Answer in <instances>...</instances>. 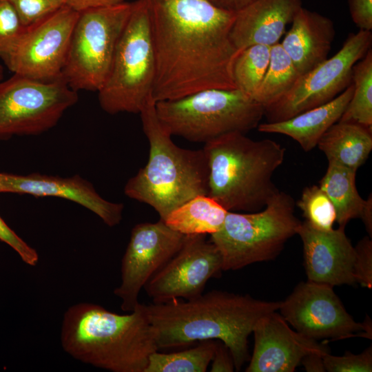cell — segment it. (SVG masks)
Segmentation results:
<instances>
[{
  "label": "cell",
  "mask_w": 372,
  "mask_h": 372,
  "mask_svg": "<svg viewBox=\"0 0 372 372\" xmlns=\"http://www.w3.org/2000/svg\"><path fill=\"white\" fill-rule=\"evenodd\" d=\"M356 172L329 162L319 186L330 198L336 211V222L344 228L349 221L362 218L367 199H363L355 186Z\"/></svg>",
  "instance_id": "24"
},
{
  "label": "cell",
  "mask_w": 372,
  "mask_h": 372,
  "mask_svg": "<svg viewBox=\"0 0 372 372\" xmlns=\"http://www.w3.org/2000/svg\"><path fill=\"white\" fill-rule=\"evenodd\" d=\"M280 302L255 299L213 290L199 296L144 304L159 349L181 347L196 341L219 340L229 349L235 369L249 358L248 337L264 315L278 311Z\"/></svg>",
  "instance_id": "2"
},
{
  "label": "cell",
  "mask_w": 372,
  "mask_h": 372,
  "mask_svg": "<svg viewBox=\"0 0 372 372\" xmlns=\"http://www.w3.org/2000/svg\"><path fill=\"white\" fill-rule=\"evenodd\" d=\"M0 240L14 249L27 265L35 266L39 261L37 251L27 244L0 216Z\"/></svg>",
  "instance_id": "34"
},
{
  "label": "cell",
  "mask_w": 372,
  "mask_h": 372,
  "mask_svg": "<svg viewBox=\"0 0 372 372\" xmlns=\"http://www.w3.org/2000/svg\"><path fill=\"white\" fill-rule=\"evenodd\" d=\"M0 176L4 192L65 198L92 211L109 227L118 225L122 220L123 205L105 200L90 182L79 175L62 178L38 173H0Z\"/></svg>",
  "instance_id": "18"
},
{
  "label": "cell",
  "mask_w": 372,
  "mask_h": 372,
  "mask_svg": "<svg viewBox=\"0 0 372 372\" xmlns=\"http://www.w3.org/2000/svg\"><path fill=\"white\" fill-rule=\"evenodd\" d=\"M278 310L301 335L315 340H342L354 336L371 338V323L355 321L333 287L307 280L300 282L280 302Z\"/></svg>",
  "instance_id": "12"
},
{
  "label": "cell",
  "mask_w": 372,
  "mask_h": 372,
  "mask_svg": "<svg viewBox=\"0 0 372 372\" xmlns=\"http://www.w3.org/2000/svg\"><path fill=\"white\" fill-rule=\"evenodd\" d=\"M271 46L255 44L240 50L233 66L236 87L245 94L254 96L268 68Z\"/></svg>",
  "instance_id": "28"
},
{
  "label": "cell",
  "mask_w": 372,
  "mask_h": 372,
  "mask_svg": "<svg viewBox=\"0 0 372 372\" xmlns=\"http://www.w3.org/2000/svg\"><path fill=\"white\" fill-rule=\"evenodd\" d=\"M310 226L320 231L331 230L336 222L335 207L319 185L306 187L296 203Z\"/></svg>",
  "instance_id": "29"
},
{
  "label": "cell",
  "mask_w": 372,
  "mask_h": 372,
  "mask_svg": "<svg viewBox=\"0 0 372 372\" xmlns=\"http://www.w3.org/2000/svg\"><path fill=\"white\" fill-rule=\"evenodd\" d=\"M155 102L207 89H237L231 39L236 12L208 0H149Z\"/></svg>",
  "instance_id": "1"
},
{
  "label": "cell",
  "mask_w": 372,
  "mask_h": 372,
  "mask_svg": "<svg viewBox=\"0 0 372 372\" xmlns=\"http://www.w3.org/2000/svg\"><path fill=\"white\" fill-rule=\"evenodd\" d=\"M335 34L329 18L301 7L280 43L300 76L328 58Z\"/></svg>",
  "instance_id": "20"
},
{
  "label": "cell",
  "mask_w": 372,
  "mask_h": 372,
  "mask_svg": "<svg viewBox=\"0 0 372 372\" xmlns=\"http://www.w3.org/2000/svg\"><path fill=\"white\" fill-rule=\"evenodd\" d=\"M79 12L64 6L25 29L2 59L13 74L48 81L62 78L72 32Z\"/></svg>",
  "instance_id": "13"
},
{
  "label": "cell",
  "mask_w": 372,
  "mask_h": 372,
  "mask_svg": "<svg viewBox=\"0 0 372 372\" xmlns=\"http://www.w3.org/2000/svg\"><path fill=\"white\" fill-rule=\"evenodd\" d=\"M227 213L211 197L199 195L173 210L164 221L183 235H211L220 229Z\"/></svg>",
  "instance_id": "23"
},
{
  "label": "cell",
  "mask_w": 372,
  "mask_h": 372,
  "mask_svg": "<svg viewBox=\"0 0 372 372\" xmlns=\"http://www.w3.org/2000/svg\"><path fill=\"white\" fill-rule=\"evenodd\" d=\"M61 344L73 358L112 372H145L158 350L141 303L128 314L93 303L73 304L63 315Z\"/></svg>",
  "instance_id": "3"
},
{
  "label": "cell",
  "mask_w": 372,
  "mask_h": 372,
  "mask_svg": "<svg viewBox=\"0 0 372 372\" xmlns=\"http://www.w3.org/2000/svg\"><path fill=\"white\" fill-rule=\"evenodd\" d=\"M361 219L362 220L364 226L371 237L372 233V198L371 195L367 198V204L363 211Z\"/></svg>",
  "instance_id": "40"
},
{
  "label": "cell",
  "mask_w": 372,
  "mask_h": 372,
  "mask_svg": "<svg viewBox=\"0 0 372 372\" xmlns=\"http://www.w3.org/2000/svg\"><path fill=\"white\" fill-rule=\"evenodd\" d=\"M156 112L171 136L205 144L233 132L246 134L258 127L264 107L238 89H207L156 102Z\"/></svg>",
  "instance_id": "6"
},
{
  "label": "cell",
  "mask_w": 372,
  "mask_h": 372,
  "mask_svg": "<svg viewBox=\"0 0 372 372\" xmlns=\"http://www.w3.org/2000/svg\"><path fill=\"white\" fill-rule=\"evenodd\" d=\"M353 94L338 121L350 122L372 130V50L353 67Z\"/></svg>",
  "instance_id": "26"
},
{
  "label": "cell",
  "mask_w": 372,
  "mask_h": 372,
  "mask_svg": "<svg viewBox=\"0 0 372 372\" xmlns=\"http://www.w3.org/2000/svg\"><path fill=\"white\" fill-rule=\"evenodd\" d=\"M371 44V31L350 33L335 54L299 76L282 98L265 109L268 122L289 119L338 96L351 83L353 65L365 56Z\"/></svg>",
  "instance_id": "11"
},
{
  "label": "cell",
  "mask_w": 372,
  "mask_h": 372,
  "mask_svg": "<svg viewBox=\"0 0 372 372\" xmlns=\"http://www.w3.org/2000/svg\"><path fill=\"white\" fill-rule=\"evenodd\" d=\"M299 76L292 61L278 43L271 48L268 68L252 99L265 109L282 98Z\"/></svg>",
  "instance_id": "25"
},
{
  "label": "cell",
  "mask_w": 372,
  "mask_h": 372,
  "mask_svg": "<svg viewBox=\"0 0 372 372\" xmlns=\"http://www.w3.org/2000/svg\"><path fill=\"white\" fill-rule=\"evenodd\" d=\"M214 6L234 12H237L254 0H208Z\"/></svg>",
  "instance_id": "39"
},
{
  "label": "cell",
  "mask_w": 372,
  "mask_h": 372,
  "mask_svg": "<svg viewBox=\"0 0 372 372\" xmlns=\"http://www.w3.org/2000/svg\"><path fill=\"white\" fill-rule=\"evenodd\" d=\"M127 1H131V0H64L66 6L78 12L92 8L112 6Z\"/></svg>",
  "instance_id": "37"
},
{
  "label": "cell",
  "mask_w": 372,
  "mask_h": 372,
  "mask_svg": "<svg viewBox=\"0 0 372 372\" xmlns=\"http://www.w3.org/2000/svg\"><path fill=\"white\" fill-rule=\"evenodd\" d=\"M185 235L169 227L164 220L141 223L132 229L121 262V282L114 293L121 309L131 312L139 303L143 287L181 248Z\"/></svg>",
  "instance_id": "14"
},
{
  "label": "cell",
  "mask_w": 372,
  "mask_h": 372,
  "mask_svg": "<svg viewBox=\"0 0 372 372\" xmlns=\"http://www.w3.org/2000/svg\"><path fill=\"white\" fill-rule=\"evenodd\" d=\"M274 311L262 316L252 333L254 347L247 372H293L307 355L328 348L292 330Z\"/></svg>",
  "instance_id": "16"
},
{
  "label": "cell",
  "mask_w": 372,
  "mask_h": 372,
  "mask_svg": "<svg viewBox=\"0 0 372 372\" xmlns=\"http://www.w3.org/2000/svg\"><path fill=\"white\" fill-rule=\"evenodd\" d=\"M134 1L81 12L74 26L62 77L74 91L99 92Z\"/></svg>",
  "instance_id": "9"
},
{
  "label": "cell",
  "mask_w": 372,
  "mask_h": 372,
  "mask_svg": "<svg viewBox=\"0 0 372 372\" xmlns=\"http://www.w3.org/2000/svg\"><path fill=\"white\" fill-rule=\"evenodd\" d=\"M302 7V0H254L236 12L231 30L236 48L262 44L272 46L278 43Z\"/></svg>",
  "instance_id": "19"
},
{
  "label": "cell",
  "mask_w": 372,
  "mask_h": 372,
  "mask_svg": "<svg viewBox=\"0 0 372 372\" xmlns=\"http://www.w3.org/2000/svg\"><path fill=\"white\" fill-rule=\"evenodd\" d=\"M317 146L329 162L357 171L372 150V130L357 123L338 121L324 132Z\"/></svg>",
  "instance_id": "22"
},
{
  "label": "cell",
  "mask_w": 372,
  "mask_h": 372,
  "mask_svg": "<svg viewBox=\"0 0 372 372\" xmlns=\"http://www.w3.org/2000/svg\"><path fill=\"white\" fill-rule=\"evenodd\" d=\"M353 22L363 30H372V0H348Z\"/></svg>",
  "instance_id": "35"
},
{
  "label": "cell",
  "mask_w": 372,
  "mask_h": 372,
  "mask_svg": "<svg viewBox=\"0 0 372 372\" xmlns=\"http://www.w3.org/2000/svg\"><path fill=\"white\" fill-rule=\"evenodd\" d=\"M355 251L354 276L357 283L372 287V241L371 237L361 239L354 247Z\"/></svg>",
  "instance_id": "33"
},
{
  "label": "cell",
  "mask_w": 372,
  "mask_h": 372,
  "mask_svg": "<svg viewBox=\"0 0 372 372\" xmlns=\"http://www.w3.org/2000/svg\"><path fill=\"white\" fill-rule=\"evenodd\" d=\"M297 234L302 242L307 280L332 287L357 283L353 269L355 247L344 228L320 231L304 221Z\"/></svg>",
  "instance_id": "17"
},
{
  "label": "cell",
  "mask_w": 372,
  "mask_h": 372,
  "mask_svg": "<svg viewBox=\"0 0 372 372\" xmlns=\"http://www.w3.org/2000/svg\"><path fill=\"white\" fill-rule=\"evenodd\" d=\"M77 101L63 77L43 81L14 74L0 81V139L42 134Z\"/></svg>",
  "instance_id": "10"
},
{
  "label": "cell",
  "mask_w": 372,
  "mask_h": 372,
  "mask_svg": "<svg viewBox=\"0 0 372 372\" xmlns=\"http://www.w3.org/2000/svg\"><path fill=\"white\" fill-rule=\"evenodd\" d=\"M223 271L222 255L205 235H185L179 251L148 281L154 303L189 300L203 293L207 281Z\"/></svg>",
  "instance_id": "15"
},
{
  "label": "cell",
  "mask_w": 372,
  "mask_h": 372,
  "mask_svg": "<svg viewBox=\"0 0 372 372\" xmlns=\"http://www.w3.org/2000/svg\"><path fill=\"white\" fill-rule=\"evenodd\" d=\"M326 371L329 372H371L372 371V347L359 354L346 351L342 356L327 353L323 356Z\"/></svg>",
  "instance_id": "32"
},
{
  "label": "cell",
  "mask_w": 372,
  "mask_h": 372,
  "mask_svg": "<svg viewBox=\"0 0 372 372\" xmlns=\"http://www.w3.org/2000/svg\"><path fill=\"white\" fill-rule=\"evenodd\" d=\"M26 28L8 0H0V59L15 45Z\"/></svg>",
  "instance_id": "30"
},
{
  "label": "cell",
  "mask_w": 372,
  "mask_h": 372,
  "mask_svg": "<svg viewBox=\"0 0 372 372\" xmlns=\"http://www.w3.org/2000/svg\"><path fill=\"white\" fill-rule=\"evenodd\" d=\"M216 343L203 340L198 346L170 353H152L145 372H205L211 363Z\"/></svg>",
  "instance_id": "27"
},
{
  "label": "cell",
  "mask_w": 372,
  "mask_h": 372,
  "mask_svg": "<svg viewBox=\"0 0 372 372\" xmlns=\"http://www.w3.org/2000/svg\"><path fill=\"white\" fill-rule=\"evenodd\" d=\"M151 96L139 112L143 130L149 144L147 164L124 187L129 198L152 207L165 220L189 200L207 195L209 166L203 149L176 145L162 126Z\"/></svg>",
  "instance_id": "4"
},
{
  "label": "cell",
  "mask_w": 372,
  "mask_h": 372,
  "mask_svg": "<svg viewBox=\"0 0 372 372\" xmlns=\"http://www.w3.org/2000/svg\"><path fill=\"white\" fill-rule=\"evenodd\" d=\"M8 1L26 28L38 23L65 6L64 0Z\"/></svg>",
  "instance_id": "31"
},
{
  "label": "cell",
  "mask_w": 372,
  "mask_h": 372,
  "mask_svg": "<svg viewBox=\"0 0 372 372\" xmlns=\"http://www.w3.org/2000/svg\"><path fill=\"white\" fill-rule=\"evenodd\" d=\"M0 193H4L3 187L1 183V176H0Z\"/></svg>",
  "instance_id": "42"
},
{
  "label": "cell",
  "mask_w": 372,
  "mask_h": 372,
  "mask_svg": "<svg viewBox=\"0 0 372 372\" xmlns=\"http://www.w3.org/2000/svg\"><path fill=\"white\" fill-rule=\"evenodd\" d=\"M209 166L207 196L228 211L263 209L279 189L272 181L285 148L275 141L225 134L204 144Z\"/></svg>",
  "instance_id": "5"
},
{
  "label": "cell",
  "mask_w": 372,
  "mask_h": 372,
  "mask_svg": "<svg viewBox=\"0 0 372 372\" xmlns=\"http://www.w3.org/2000/svg\"><path fill=\"white\" fill-rule=\"evenodd\" d=\"M4 69L2 65L0 64V81L3 80Z\"/></svg>",
  "instance_id": "41"
},
{
  "label": "cell",
  "mask_w": 372,
  "mask_h": 372,
  "mask_svg": "<svg viewBox=\"0 0 372 372\" xmlns=\"http://www.w3.org/2000/svg\"><path fill=\"white\" fill-rule=\"evenodd\" d=\"M211 363V372H233L235 369L232 355L223 342L216 343Z\"/></svg>",
  "instance_id": "36"
},
{
  "label": "cell",
  "mask_w": 372,
  "mask_h": 372,
  "mask_svg": "<svg viewBox=\"0 0 372 372\" xmlns=\"http://www.w3.org/2000/svg\"><path fill=\"white\" fill-rule=\"evenodd\" d=\"M353 91L351 83L329 102L285 121L260 123L258 130L288 136L295 140L304 151L309 152L317 146L324 132L340 120L351 100Z\"/></svg>",
  "instance_id": "21"
},
{
  "label": "cell",
  "mask_w": 372,
  "mask_h": 372,
  "mask_svg": "<svg viewBox=\"0 0 372 372\" xmlns=\"http://www.w3.org/2000/svg\"><path fill=\"white\" fill-rule=\"evenodd\" d=\"M155 69L149 0H136L98 92L102 110L110 114H139L152 96Z\"/></svg>",
  "instance_id": "8"
},
{
  "label": "cell",
  "mask_w": 372,
  "mask_h": 372,
  "mask_svg": "<svg viewBox=\"0 0 372 372\" xmlns=\"http://www.w3.org/2000/svg\"><path fill=\"white\" fill-rule=\"evenodd\" d=\"M329 353V349L312 352L304 356L301 362L305 370L308 372H324L325 371L323 356Z\"/></svg>",
  "instance_id": "38"
},
{
  "label": "cell",
  "mask_w": 372,
  "mask_h": 372,
  "mask_svg": "<svg viewBox=\"0 0 372 372\" xmlns=\"http://www.w3.org/2000/svg\"><path fill=\"white\" fill-rule=\"evenodd\" d=\"M301 221L295 216V201L278 191L261 210L228 211L219 231L210 241L220 251L223 271L238 270L274 259L287 241L297 234Z\"/></svg>",
  "instance_id": "7"
}]
</instances>
